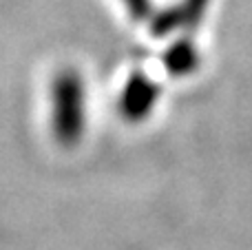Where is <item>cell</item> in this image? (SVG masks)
Returning <instances> with one entry per match:
<instances>
[{
	"mask_svg": "<svg viewBox=\"0 0 252 250\" xmlns=\"http://www.w3.org/2000/svg\"><path fill=\"white\" fill-rule=\"evenodd\" d=\"M153 100H155V89L151 87V82L144 78H133L122 97L124 113L128 118H137V115L146 113L151 109Z\"/></svg>",
	"mask_w": 252,
	"mask_h": 250,
	"instance_id": "2",
	"label": "cell"
},
{
	"mask_svg": "<svg viewBox=\"0 0 252 250\" xmlns=\"http://www.w3.org/2000/svg\"><path fill=\"white\" fill-rule=\"evenodd\" d=\"M56 100V124L58 135L66 142H73L82 128V89L75 75H62L53 89Z\"/></svg>",
	"mask_w": 252,
	"mask_h": 250,
	"instance_id": "1",
	"label": "cell"
},
{
	"mask_svg": "<svg viewBox=\"0 0 252 250\" xmlns=\"http://www.w3.org/2000/svg\"><path fill=\"white\" fill-rule=\"evenodd\" d=\"M128 4H130V11H133L135 18H142L144 16L142 9H146V0H128Z\"/></svg>",
	"mask_w": 252,
	"mask_h": 250,
	"instance_id": "3",
	"label": "cell"
}]
</instances>
